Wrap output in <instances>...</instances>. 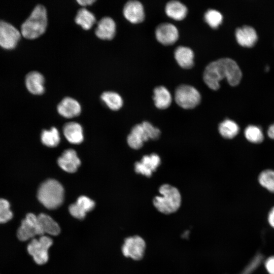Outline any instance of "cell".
Returning a JSON list of instances; mask_svg holds the SVG:
<instances>
[{
  "label": "cell",
  "mask_w": 274,
  "mask_h": 274,
  "mask_svg": "<svg viewBox=\"0 0 274 274\" xmlns=\"http://www.w3.org/2000/svg\"><path fill=\"white\" fill-rule=\"evenodd\" d=\"M242 77L241 70L233 59L222 58L207 65L203 74V79L211 89L217 90L220 88V81L226 78L231 86H236Z\"/></svg>",
  "instance_id": "1"
},
{
  "label": "cell",
  "mask_w": 274,
  "mask_h": 274,
  "mask_svg": "<svg viewBox=\"0 0 274 274\" xmlns=\"http://www.w3.org/2000/svg\"><path fill=\"white\" fill-rule=\"evenodd\" d=\"M47 26V14L42 5H37L21 26V33L27 39H34L43 34Z\"/></svg>",
  "instance_id": "2"
},
{
  "label": "cell",
  "mask_w": 274,
  "mask_h": 274,
  "mask_svg": "<svg viewBox=\"0 0 274 274\" xmlns=\"http://www.w3.org/2000/svg\"><path fill=\"white\" fill-rule=\"evenodd\" d=\"M38 199L46 208L55 209L60 207L64 199V189L61 184L54 179H48L40 186Z\"/></svg>",
  "instance_id": "3"
},
{
  "label": "cell",
  "mask_w": 274,
  "mask_h": 274,
  "mask_svg": "<svg viewBox=\"0 0 274 274\" xmlns=\"http://www.w3.org/2000/svg\"><path fill=\"white\" fill-rule=\"evenodd\" d=\"M161 196L153 199L154 207L160 212L169 214L176 212L181 206V194L176 187L168 184H164L159 189Z\"/></svg>",
  "instance_id": "4"
},
{
  "label": "cell",
  "mask_w": 274,
  "mask_h": 274,
  "mask_svg": "<svg viewBox=\"0 0 274 274\" xmlns=\"http://www.w3.org/2000/svg\"><path fill=\"white\" fill-rule=\"evenodd\" d=\"M160 134V130L150 123L144 121L135 125L127 136V143L132 149L141 148L144 142L149 139L156 140Z\"/></svg>",
  "instance_id": "5"
},
{
  "label": "cell",
  "mask_w": 274,
  "mask_h": 274,
  "mask_svg": "<svg viewBox=\"0 0 274 274\" xmlns=\"http://www.w3.org/2000/svg\"><path fill=\"white\" fill-rule=\"evenodd\" d=\"M176 103L184 109H192L200 102L199 92L193 86L182 84L177 87L175 92Z\"/></svg>",
  "instance_id": "6"
},
{
  "label": "cell",
  "mask_w": 274,
  "mask_h": 274,
  "mask_svg": "<svg viewBox=\"0 0 274 274\" xmlns=\"http://www.w3.org/2000/svg\"><path fill=\"white\" fill-rule=\"evenodd\" d=\"M52 244L53 241L50 237L42 235L39 239H32L27 250L37 264L42 265L48 260V249Z\"/></svg>",
  "instance_id": "7"
},
{
  "label": "cell",
  "mask_w": 274,
  "mask_h": 274,
  "mask_svg": "<svg viewBox=\"0 0 274 274\" xmlns=\"http://www.w3.org/2000/svg\"><path fill=\"white\" fill-rule=\"evenodd\" d=\"M38 216L33 213L27 214L17 231L18 238L22 242L32 238L36 235H44Z\"/></svg>",
  "instance_id": "8"
},
{
  "label": "cell",
  "mask_w": 274,
  "mask_h": 274,
  "mask_svg": "<svg viewBox=\"0 0 274 274\" xmlns=\"http://www.w3.org/2000/svg\"><path fill=\"white\" fill-rule=\"evenodd\" d=\"M21 35V32L13 25L0 20V47L6 50L14 49L20 41Z\"/></svg>",
  "instance_id": "9"
},
{
  "label": "cell",
  "mask_w": 274,
  "mask_h": 274,
  "mask_svg": "<svg viewBox=\"0 0 274 274\" xmlns=\"http://www.w3.org/2000/svg\"><path fill=\"white\" fill-rule=\"evenodd\" d=\"M146 245L145 240L140 236L134 235L126 238L122 247L124 256L134 260H140L144 256Z\"/></svg>",
  "instance_id": "10"
},
{
  "label": "cell",
  "mask_w": 274,
  "mask_h": 274,
  "mask_svg": "<svg viewBox=\"0 0 274 274\" xmlns=\"http://www.w3.org/2000/svg\"><path fill=\"white\" fill-rule=\"evenodd\" d=\"M156 38L163 45H170L175 43L179 38V31L173 24L164 22L159 24L155 30Z\"/></svg>",
  "instance_id": "11"
},
{
  "label": "cell",
  "mask_w": 274,
  "mask_h": 274,
  "mask_svg": "<svg viewBox=\"0 0 274 274\" xmlns=\"http://www.w3.org/2000/svg\"><path fill=\"white\" fill-rule=\"evenodd\" d=\"M160 164V158L156 154L145 155L141 161L136 162L134 165V170L136 173L150 177L153 172Z\"/></svg>",
  "instance_id": "12"
},
{
  "label": "cell",
  "mask_w": 274,
  "mask_h": 274,
  "mask_svg": "<svg viewBox=\"0 0 274 274\" xmlns=\"http://www.w3.org/2000/svg\"><path fill=\"white\" fill-rule=\"evenodd\" d=\"M123 13L125 18L132 23H140L145 19L144 7L138 1H128L124 6Z\"/></svg>",
  "instance_id": "13"
},
{
  "label": "cell",
  "mask_w": 274,
  "mask_h": 274,
  "mask_svg": "<svg viewBox=\"0 0 274 274\" xmlns=\"http://www.w3.org/2000/svg\"><path fill=\"white\" fill-rule=\"evenodd\" d=\"M58 165L64 171L73 173L77 171L81 164V161L75 150H65L58 158Z\"/></svg>",
  "instance_id": "14"
},
{
  "label": "cell",
  "mask_w": 274,
  "mask_h": 274,
  "mask_svg": "<svg viewBox=\"0 0 274 274\" xmlns=\"http://www.w3.org/2000/svg\"><path fill=\"white\" fill-rule=\"evenodd\" d=\"M57 109L60 115L66 118L78 116L81 111L80 104L70 97L64 98L58 105Z\"/></svg>",
  "instance_id": "15"
},
{
  "label": "cell",
  "mask_w": 274,
  "mask_h": 274,
  "mask_svg": "<svg viewBox=\"0 0 274 274\" xmlns=\"http://www.w3.org/2000/svg\"><path fill=\"white\" fill-rule=\"evenodd\" d=\"M116 23L110 17L101 18L97 23L95 33L101 40H111L116 33Z\"/></svg>",
  "instance_id": "16"
},
{
  "label": "cell",
  "mask_w": 274,
  "mask_h": 274,
  "mask_svg": "<svg viewBox=\"0 0 274 274\" xmlns=\"http://www.w3.org/2000/svg\"><path fill=\"white\" fill-rule=\"evenodd\" d=\"M44 82L43 76L37 71L28 73L25 80L27 89L30 93L35 95H41L44 92Z\"/></svg>",
  "instance_id": "17"
},
{
  "label": "cell",
  "mask_w": 274,
  "mask_h": 274,
  "mask_svg": "<svg viewBox=\"0 0 274 274\" xmlns=\"http://www.w3.org/2000/svg\"><path fill=\"white\" fill-rule=\"evenodd\" d=\"M237 42L242 46L253 47L256 43L258 36L255 29L250 26L237 28L235 31Z\"/></svg>",
  "instance_id": "18"
},
{
  "label": "cell",
  "mask_w": 274,
  "mask_h": 274,
  "mask_svg": "<svg viewBox=\"0 0 274 274\" xmlns=\"http://www.w3.org/2000/svg\"><path fill=\"white\" fill-rule=\"evenodd\" d=\"M63 132L66 139L73 144H79L83 141L82 126L76 122L66 123L63 128Z\"/></svg>",
  "instance_id": "19"
},
{
  "label": "cell",
  "mask_w": 274,
  "mask_h": 274,
  "mask_svg": "<svg viewBox=\"0 0 274 274\" xmlns=\"http://www.w3.org/2000/svg\"><path fill=\"white\" fill-rule=\"evenodd\" d=\"M174 56L179 65L184 68H190L194 65V52L188 47H178L175 50Z\"/></svg>",
  "instance_id": "20"
},
{
  "label": "cell",
  "mask_w": 274,
  "mask_h": 274,
  "mask_svg": "<svg viewBox=\"0 0 274 274\" xmlns=\"http://www.w3.org/2000/svg\"><path fill=\"white\" fill-rule=\"evenodd\" d=\"M165 11L168 17L176 20H181L186 16L188 9L187 7L180 1L172 0L166 4Z\"/></svg>",
  "instance_id": "21"
},
{
  "label": "cell",
  "mask_w": 274,
  "mask_h": 274,
  "mask_svg": "<svg viewBox=\"0 0 274 274\" xmlns=\"http://www.w3.org/2000/svg\"><path fill=\"white\" fill-rule=\"evenodd\" d=\"M153 100L155 106L160 109H165L169 107L172 103V95L169 90L163 86L154 88Z\"/></svg>",
  "instance_id": "22"
},
{
  "label": "cell",
  "mask_w": 274,
  "mask_h": 274,
  "mask_svg": "<svg viewBox=\"0 0 274 274\" xmlns=\"http://www.w3.org/2000/svg\"><path fill=\"white\" fill-rule=\"evenodd\" d=\"M37 216L44 234L46 233L51 235H57L60 233V228L59 225L50 216L44 213H41Z\"/></svg>",
  "instance_id": "23"
},
{
  "label": "cell",
  "mask_w": 274,
  "mask_h": 274,
  "mask_svg": "<svg viewBox=\"0 0 274 274\" xmlns=\"http://www.w3.org/2000/svg\"><path fill=\"white\" fill-rule=\"evenodd\" d=\"M95 21L93 14L85 8L79 10L75 17L76 23L86 30L91 28Z\"/></svg>",
  "instance_id": "24"
},
{
  "label": "cell",
  "mask_w": 274,
  "mask_h": 274,
  "mask_svg": "<svg viewBox=\"0 0 274 274\" xmlns=\"http://www.w3.org/2000/svg\"><path fill=\"white\" fill-rule=\"evenodd\" d=\"M102 101L112 110H118L123 105V99L117 93L106 91L100 96Z\"/></svg>",
  "instance_id": "25"
},
{
  "label": "cell",
  "mask_w": 274,
  "mask_h": 274,
  "mask_svg": "<svg viewBox=\"0 0 274 274\" xmlns=\"http://www.w3.org/2000/svg\"><path fill=\"white\" fill-rule=\"evenodd\" d=\"M219 131L220 134L225 139H232L238 133V125L234 121L226 119L219 125Z\"/></svg>",
  "instance_id": "26"
},
{
  "label": "cell",
  "mask_w": 274,
  "mask_h": 274,
  "mask_svg": "<svg viewBox=\"0 0 274 274\" xmlns=\"http://www.w3.org/2000/svg\"><path fill=\"white\" fill-rule=\"evenodd\" d=\"M42 143L46 146L54 147L60 142L59 133L55 127H52L50 130H44L41 135Z\"/></svg>",
  "instance_id": "27"
},
{
  "label": "cell",
  "mask_w": 274,
  "mask_h": 274,
  "mask_svg": "<svg viewBox=\"0 0 274 274\" xmlns=\"http://www.w3.org/2000/svg\"><path fill=\"white\" fill-rule=\"evenodd\" d=\"M244 134L246 139L253 143H261L264 139V135L261 129L256 125H250L245 129Z\"/></svg>",
  "instance_id": "28"
},
{
  "label": "cell",
  "mask_w": 274,
  "mask_h": 274,
  "mask_svg": "<svg viewBox=\"0 0 274 274\" xmlns=\"http://www.w3.org/2000/svg\"><path fill=\"white\" fill-rule=\"evenodd\" d=\"M258 181L262 186L274 193V170L266 169L262 171L259 175Z\"/></svg>",
  "instance_id": "29"
},
{
  "label": "cell",
  "mask_w": 274,
  "mask_h": 274,
  "mask_svg": "<svg viewBox=\"0 0 274 274\" xmlns=\"http://www.w3.org/2000/svg\"><path fill=\"white\" fill-rule=\"evenodd\" d=\"M206 22L213 28H217L222 23L223 16L215 9H209L204 13Z\"/></svg>",
  "instance_id": "30"
},
{
  "label": "cell",
  "mask_w": 274,
  "mask_h": 274,
  "mask_svg": "<svg viewBox=\"0 0 274 274\" xmlns=\"http://www.w3.org/2000/svg\"><path fill=\"white\" fill-rule=\"evenodd\" d=\"M13 216L9 202L5 199L0 198V223L8 222L12 219Z\"/></svg>",
  "instance_id": "31"
},
{
  "label": "cell",
  "mask_w": 274,
  "mask_h": 274,
  "mask_svg": "<svg viewBox=\"0 0 274 274\" xmlns=\"http://www.w3.org/2000/svg\"><path fill=\"white\" fill-rule=\"evenodd\" d=\"M263 259V256L257 253L239 274H252L259 266Z\"/></svg>",
  "instance_id": "32"
},
{
  "label": "cell",
  "mask_w": 274,
  "mask_h": 274,
  "mask_svg": "<svg viewBox=\"0 0 274 274\" xmlns=\"http://www.w3.org/2000/svg\"><path fill=\"white\" fill-rule=\"evenodd\" d=\"M76 203L86 213L91 211L95 207L94 201L83 195L77 199Z\"/></svg>",
  "instance_id": "33"
},
{
  "label": "cell",
  "mask_w": 274,
  "mask_h": 274,
  "mask_svg": "<svg viewBox=\"0 0 274 274\" xmlns=\"http://www.w3.org/2000/svg\"><path fill=\"white\" fill-rule=\"evenodd\" d=\"M69 212L74 217L78 219H83L86 213L80 208L76 203L71 204L68 208Z\"/></svg>",
  "instance_id": "34"
},
{
  "label": "cell",
  "mask_w": 274,
  "mask_h": 274,
  "mask_svg": "<svg viewBox=\"0 0 274 274\" xmlns=\"http://www.w3.org/2000/svg\"><path fill=\"white\" fill-rule=\"evenodd\" d=\"M264 266L268 274H274V256H270L265 260Z\"/></svg>",
  "instance_id": "35"
},
{
  "label": "cell",
  "mask_w": 274,
  "mask_h": 274,
  "mask_svg": "<svg viewBox=\"0 0 274 274\" xmlns=\"http://www.w3.org/2000/svg\"><path fill=\"white\" fill-rule=\"evenodd\" d=\"M267 219L270 226L274 228V207L269 212Z\"/></svg>",
  "instance_id": "36"
},
{
  "label": "cell",
  "mask_w": 274,
  "mask_h": 274,
  "mask_svg": "<svg viewBox=\"0 0 274 274\" xmlns=\"http://www.w3.org/2000/svg\"><path fill=\"white\" fill-rule=\"evenodd\" d=\"M77 2L81 6H86L92 5L95 1L94 0H78Z\"/></svg>",
  "instance_id": "37"
},
{
  "label": "cell",
  "mask_w": 274,
  "mask_h": 274,
  "mask_svg": "<svg viewBox=\"0 0 274 274\" xmlns=\"http://www.w3.org/2000/svg\"><path fill=\"white\" fill-rule=\"evenodd\" d=\"M267 134L270 138L274 139V123L269 127Z\"/></svg>",
  "instance_id": "38"
}]
</instances>
